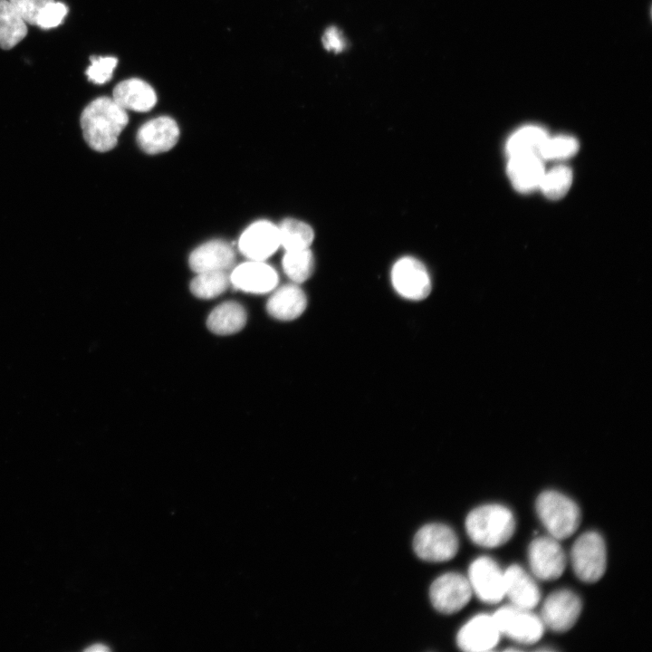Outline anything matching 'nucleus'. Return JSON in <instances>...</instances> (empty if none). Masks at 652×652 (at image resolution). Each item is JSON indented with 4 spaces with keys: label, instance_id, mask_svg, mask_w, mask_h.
Here are the masks:
<instances>
[{
    "label": "nucleus",
    "instance_id": "f257e3e1",
    "mask_svg": "<svg viewBox=\"0 0 652 652\" xmlns=\"http://www.w3.org/2000/svg\"><path fill=\"white\" fill-rule=\"evenodd\" d=\"M129 122L127 111L111 97L101 96L91 101L82 111L80 124L87 145L94 151L113 149Z\"/></svg>",
    "mask_w": 652,
    "mask_h": 652
},
{
    "label": "nucleus",
    "instance_id": "f03ea898",
    "mask_svg": "<svg viewBox=\"0 0 652 652\" xmlns=\"http://www.w3.org/2000/svg\"><path fill=\"white\" fill-rule=\"evenodd\" d=\"M465 530L477 545L496 548L506 543L515 531V519L505 506L489 503L472 510L465 518Z\"/></svg>",
    "mask_w": 652,
    "mask_h": 652
},
{
    "label": "nucleus",
    "instance_id": "7ed1b4c3",
    "mask_svg": "<svg viewBox=\"0 0 652 652\" xmlns=\"http://www.w3.org/2000/svg\"><path fill=\"white\" fill-rule=\"evenodd\" d=\"M535 509L550 536L556 540L570 537L579 528L581 513L577 503L556 491L548 490L537 497Z\"/></svg>",
    "mask_w": 652,
    "mask_h": 652
},
{
    "label": "nucleus",
    "instance_id": "20e7f679",
    "mask_svg": "<svg viewBox=\"0 0 652 652\" xmlns=\"http://www.w3.org/2000/svg\"><path fill=\"white\" fill-rule=\"evenodd\" d=\"M570 562L575 575L581 581L593 583L600 580L607 566L602 536L593 531L580 535L571 547Z\"/></svg>",
    "mask_w": 652,
    "mask_h": 652
},
{
    "label": "nucleus",
    "instance_id": "39448f33",
    "mask_svg": "<svg viewBox=\"0 0 652 652\" xmlns=\"http://www.w3.org/2000/svg\"><path fill=\"white\" fill-rule=\"evenodd\" d=\"M493 617L501 632L519 644L532 645L541 639L544 624L531 609L507 605L497 609Z\"/></svg>",
    "mask_w": 652,
    "mask_h": 652
},
{
    "label": "nucleus",
    "instance_id": "423d86ee",
    "mask_svg": "<svg viewBox=\"0 0 652 652\" xmlns=\"http://www.w3.org/2000/svg\"><path fill=\"white\" fill-rule=\"evenodd\" d=\"M455 532L443 523H429L420 528L413 541L415 553L421 560L441 562L451 560L458 551Z\"/></svg>",
    "mask_w": 652,
    "mask_h": 652
},
{
    "label": "nucleus",
    "instance_id": "0eeeda50",
    "mask_svg": "<svg viewBox=\"0 0 652 652\" xmlns=\"http://www.w3.org/2000/svg\"><path fill=\"white\" fill-rule=\"evenodd\" d=\"M473 594L467 577L448 572L436 579L429 589L433 607L444 614H453L462 609Z\"/></svg>",
    "mask_w": 652,
    "mask_h": 652
},
{
    "label": "nucleus",
    "instance_id": "6e6552de",
    "mask_svg": "<svg viewBox=\"0 0 652 652\" xmlns=\"http://www.w3.org/2000/svg\"><path fill=\"white\" fill-rule=\"evenodd\" d=\"M391 281L398 294L412 301L427 298L432 288L427 268L419 260L411 256L402 257L395 263Z\"/></svg>",
    "mask_w": 652,
    "mask_h": 652
},
{
    "label": "nucleus",
    "instance_id": "1a4fd4ad",
    "mask_svg": "<svg viewBox=\"0 0 652 652\" xmlns=\"http://www.w3.org/2000/svg\"><path fill=\"white\" fill-rule=\"evenodd\" d=\"M581 601L573 591L561 589L551 592L544 600L541 618L545 627L561 633L570 629L581 612Z\"/></svg>",
    "mask_w": 652,
    "mask_h": 652
},
{
    "label": "nucleus",
    "instance_id": "9d476101",
    "mask_svg": "<svg viewBox=\"0 0 652 652\" xmlns=\"http://www.w3.org/2000/svg\"><path fill=\"white\" fill-rule=\"evenodd\" d=\"M528 561L532 574L542 580H554L561 576L566 556L558 540L551 536L536 537L529 545Z\"/></svg>",
    "mask_w": 652,
    "mask_h": 652
},
{
    "label": "nucleus",
    "instance_id": "9b49d317",
    "mask_svg": "<svg viewBox=\"0 0 652 652\" xmlns=\"http://www.w3.org/2000/svg\"><path fill=\"white\" fill-rule=\"evenodd\" d=\"M468 581L483 602L495 604L504 597V571L491 558L475 559L469 566Z\"/></svg>",
    "mask_w": 652,
    "mask_h": 652
},
{
    "label": "nucleus",
    "instance_id": "f8f14e48",
    "mask_svg": "<svg viewBox=\"0 0 652 652\" xmlns=\"http://www.w3.org/2000/svg\"><path fill=\"white\" fill-rule=\"evenodd\" d=\"M501 632L493 615L478 614L470 618L459 629L456 643L467 652H484L497 646Z\"/></svg>",
    "mask_w": 652,
    "mask_h": 652
},
{
    "label": "nucleus",
    "instance_id": "ddd939ff",
    "mask_svg": "<svg viewBox=\"0 0 652 652\" xmlns=\"http://www.w3.org/2000/svg\"><path fill=\"white\" fill-rule=\"evenodd\" d=\"M280 246L278 226L267 220L250 225L240 235L238 248L249 260L264 261Z\"/></svg>",
    "mask_w": 652,
    "mask_h": 652
},
{
    "label": "nucleus",
    "instance_id": "4468645a",
    "mask_svg": "<svg viewBox=\"0 0 652 652\" xmlns=\"http://www.w3.org/2000/svg\"><path fill=\"white\" fill-rule=\"evenodd\" d=\"M230 283L238 290L254 294H264L273 291L278 283L276 271L264 261L243 263L234 268Z\"/></svg>",
    "mask_w": 652,
    "mask_h": 652
},
{
    "label": "nucleus",
    "instance_id": "2eb2a0df",
    "mask_svg": "<svg viewBox=\"0 0 652 652\" xmlns=\"http://www.w3.org/2000/svg\"><path fill=\"white\" fill-rule=\"evenodd\" d=\"M179 129L170 117L161 116L145 122L138 130L139 147L148 154L171 149L178 140Z\"/></svg>",
    "mask_w": 652,
    "mask_h": 652
},
{
    "label": "nucleus",
    "instance_id": "dca6fc26",
    "mask_svg": "<svg viewBox=\"0 0 652 652\" xmlns=\"http://www.w3.org/2000/svg\"><path fill=\"white\" fill-rule=\"evenodd\" d=\"M235 261L233 247L225 241L212 240L197 247L189 256L190 268L197 273L227 271Z\"/></svg>",
    "mask_w": 652,
    "mask_h": 652
},
{
    "label": "nucleus",
    "instance_id": "f3484780",
    "mask_svg": "<svg viewBox=\"0 0 652 652\" xmlns=\"http://www.w3.org/2000/svg\"><path fill=\"white\" fill-rule=\"evenodd\" d=\"M504 596L512 605L527 609H532L541 599L537 583L517 564H512L504 570Z\"/></svg>",
    "mask_w": 652,
    "mask_h": 652
},
{
    "label": "nucleus",
    "instance_id": "a211bd4d",
    "mask_svg": "<svg viewBox=\"0 0 652 652\" xmlns=\"http://www.w3.org/2000/svg\"><path fill=\"white\" fill-rule=\"evenodd\" d=\"M122 109L138 112L150 110L157 103V94L148 82L130 78L119 82L111 97Z\"/></svg>",
    "mask_w": 652,
    "mask_h": 652
},
{
    "label": "nucleus",
    "instance_id": "6ab92c4d",
    "mask_svg": "<svg viewBox=\"0 0 652 652\" xmlns=\"http://www.w3.org/2000/svg\"><path fill=\"white\" fill-rule=\"evenodd\" d=\"M545 168L538 155L510 157L507 174L513 187L521 193H530L539 188Z\"/></svg>",
    "mask_w": 652,
    "mask_h": 652
},
{
    "label": "nucleus",
    "instance_id": "aec40b11",
    "mask_svg": "<svg viewBox=\"0 0 652 652\" xmlns=\"http://www.w3.org/2000/svg\"><path fill=\"white\" fill-rule=\"evenodd\" d=\"M307 306L306 295L295 283L276 289L266 303L267 312L280 321H292L301 316Z\"/></svg>",
    "mask_w": 652,
    "mask_h": 652
},
{
    "label": "nucleus",
    "instance_id": "412c9836",
    "mask_svg": "<svg viewBox=\"0 0 652 652\" xmlns=\"http://www.w3.org/2000/svg\"><path fill=\"white\" fill-rule=\"evenodd\" d=\"M246 322V312L236 302H225L216 306L206 320L207 328L217 335H230L241 331Z\"/></svg>",
    "mask_w": 652,
    "mask_h": 652
},
{
    "label": "nucleus",
    "instance_id": "4be33fe9",
    "mask_svg": "<svg viewBox=\"0 0 652 652\" xmlns=\"http://www.w3.org/2000/svg\"><path fill=\"white\" fill-rule=\"evenodd\" d=\"M27 34L26 23L9 0H0V47L9 50Z\"/></svg>",
    "mask_w": 652,
    "mask_h": 652
},
{
    "label": "nucleus",
    "instance_id": "5701e85b",
    "mask_svg": "<svg viewBox=\"0 0 652 652\" xmlns=\"http://www.w3.org/2000/svg\"><path fill=\"white\" fill-rule=\"evenodd\" d=\"M547 137V132L539 126H524L510 136L506 142V152L509 158L520 155L539 156Z\"/></svg>",
    "mask_w": 652,
    "mask_h": 652
},
{
    "label": "nucleus",
    "instance_id": "b1692460",
    "mask_svg": "<svg viewBox=\"0 0 652 652\" xmlns=\"http://www.w3.org/2000/svg\"><path fill=\"white\" fill-rule=\"evenodd\" d=\"M277 226L280 245H283L285 251L309 248L313 241L312 228L302 221L287 218Z\"/></svg>",
    "mask_w": 652,
    "mask_h": 652
},
{
    "label": "nucleus",
    "instance_id": "393cba45",
    "mask_svg": "<svg viewBox=\"0 0 652 652\" xmlns=\"http://www.w3.org/2000/svg\"><path fill=\"white\" fill-rule=\"evenodd\" d=\"M282 264L288 278L292 283H301L312 274L314 259L310 248L291 250L285 251Z\"/></svg>",
    "mask_w": 652,
    "mask_h": 652
},
{
    "label": "nucleus",
    "instance_id": "a878e982",
    "mask_svg": "<svg viewBox=\"0 0 652 652\" xmlns=\"http://www.w3.org/2000/svg\"><path fill=\"white\" fill-rule=\"evenodd\" d=\"M230 277L226 271L199 273L190 283V291L197 298L212 299L226 291Z\"/></svg>",
    "mask_w": 652,
    "mask_h": 652
},
{
    "label": "nucleus",
    "instance_id": "bb28decb",
    "mask_svg": "<svg viewBox=\"0 0 652 652\" xmlns=\"http://www.w3.org/2000/svg\"><path fill=\"white\" fill-rule=\"evenodd\" d=\"M572 184V171L563 165L545 170L539 188L550 199L557 200L564 197Z\"/></svg>",
    "mask_w": 652,
    "mask_h": 652
},
{
    "label": "nucleus",
    "instance_id": "cd10ccee",
    "mask_svg": "<svg viewBox=\"0 0 652 652\" xmlns=\"http://www.w3.org/2000/svg\"><path fill=\"white\" fill-rule=\"evenodd\" d=\"M578 150L579 142L571 136H548L540 149L539 157L542 160H563L574 156Z\"/></svg>",
    "mask_w": 652,
    "mask_h": 652
},
{
    "label": "nucleus",
    "instance_id": "c85d7f7f",
    "mask_svg": "<svg viewBox=\"0 0 652 652\" xmlns=\"http://www.w3.org/2000/svg\"><path fill=\"white\" fill-rule=\"evenodd\" d=\"M91 64L86 70L89 81L95 84L109 82L117 66L118 59L113 56H91Z\"/></svg>",
    "mask_w": 652,
    "mask_h": 652
},
{
    "label": "nucleus",
    "instance_id": "c756f323",
    "mask_svg": "<svg viewBox=\"0 0 652 652\" xmlns=\"http://www.w3.org/2000/svg\"><path fill=\"white\" fill-rule=\"evenodd\" d=\"M67 6L54 0L48 3L40 12L36 25L43 29H50L58 26L66 16Z\"/></svg>",
    "mask_w": 652,
    "mask_h": 652
},
{
    "label": "nucleus",
    "instance_id": "7c9ffc66",
    "mask_svg": "<svg viewBox=\"0 0 652 652\" xmlns=\"http://www.w3.org/2000/svg\"><path fill=\"white\" fill-rule=\"evenodd\" d=\"M53 0H9L26 24L36 25L41 10Z\"/></svg>",
    "mask_w": 652,
    "mask_h": 652
},
{
    "label": "nucleus",
    "instance_id": "2f4dec72",
    "mask_svg": "<svg viewBox=\"0 0 652 652\" xmlns=\"http://www.w3.org/2000/svg\"><path fill=\"white\" fill-rule=\"evenodd\" d=\"M322 43L326 50L334 53H340L346 47V42L341 32L335 26H331L325 30Z\"/></svg>",
    "mask_w": 652,
    "mask_h": 652
},
{
    "label": "nucleus",
    "instance_id": "473e14b6",
    "mask_svg": "<svg viewBox=\"0 0 652 652\" xmlns=\"http://www.w3.org/2000/svg\"><path fill=\"white\" fill-rule=\"evenodd\" d=\"M85 650L90 652H104L110 650V648L102 644H95L87 647Z\"/></svg>",
    "mask_w": 652,
    "mask_h": 652
}]
</instances>
